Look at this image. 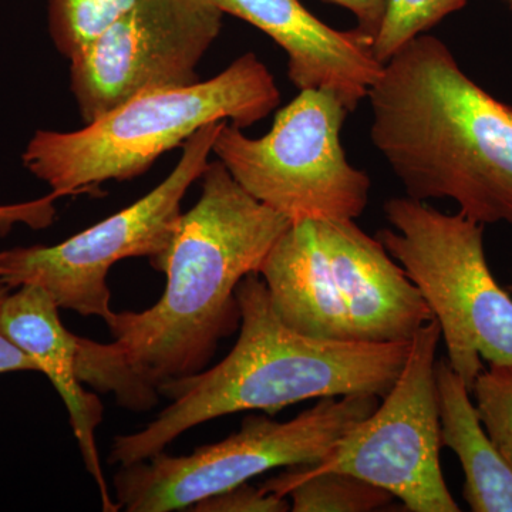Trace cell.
Returning a JSON list of instances; mask_svg holds the SVG:
<instances>
[{
  "label": "cell",
  "mask_w": 512,
  "mask_h": 512,
  "mask_svg": "<svg viewBox=\"0 0 512 512\" xmlns=\"http://www.w3.org/2000/svg\"><path fill=\"white\" fill-rule=\"evenodd\" d=\"M201 195L183 212L170 247L151 262L167 284L143 312H114L113 342L77 338V370L96 392L133 412L153 409L160 389L205 370L237 332V289L259 272L292 222L255 200L220 163L208 164Z\"/></svg>",
  "instance_id": "obj_1"
},
{
  "label": "cell",
  "mask_w": 512,
  "mask_h": 512,
  "mask_svg": "<svg viewBox=\"0 0 512 512\" xmlns=\"http://www.w3.org/2000/svg\"><path fill=\"white\" fill-rule=\"evenodd\" d=\"M367 99L373 146L407 197L512 225V107L470 79L446 43L426 33L407 43Z\"/></svg>",
  "instance_id": "obj_2"
},
{
  "label": "cell",
  "mask_w": 512,
  "mask_h": 512,
  "mask_svg": "<svg viewBox=\"0 0 512 512\" xmlns=\"http://www.w3.org/2000/svg\"><path fill=\"white\" fill-rule=\"evenodd\" d=\"M241 325L234 348L212 369L160 389L170 404L143 430L114 437L109 464L130 466L164 451L185 431L229 414L268 416L311 399L386 396L409 343L336 342L302 335L282 322L258 272L237 289Z\"/></svg>",
  "instance_id": "obj_3"
},
{
  "label": "cell",
  "mask_w": 512,
  "mask_h": 512,
  "mask_svg": "<svg viewBox=\"0 0 512 512\" xmlns=\"http://www.w3.org/2000/svg\"><path fill=\"white\" fill-rule=\"evenodd\" d=\"M279 101L274 76L249 52L210 80L138 94L79 130L36 131L22 161L60 198L92 192L143 174L208 124L252 126Z\"/></svg>",
  "instance_id": "obj_4"
},
{
  "label": "cell",
  "mask_w": 512,
  "mask_h": 512,
  "mask_svg": "<svg viewBox=\"0 0 512 512\" xmlns=\"http://www.w3.org/2000/svg\"><path fill=\"white\" fill-rule=\"evenodd\" d=\"M258 274L276 315L312 338L404 343L434 319L402 266L355 220L293 222Z\"/></svg>",
  "instance_id": "obj_5"
},
{
  "label": "cell",
  "mask_w": 512,
  "mask_h": 512,
  "mask_svg": "<svg viewBox=\"0 0 512 512\" xmlns=\"http://www.w3.org/2000/svg\"><path fill=\"white\" fill-rule=\"evenodd\" d=\"M376 238L439 322L447 362L473 387L488 365L512 363V296L487 262L483 224L410 197L384 202Z\"/></svg>",
  "instance_id": "obj_6"
},
{
  "label": "cell",
  "mask_w": 512,
  "mask_h": 512,
  "mask_svg": "<svg viewBox=\"0 0 512 512\" xmlns=\"http://www.w3.org/2000/svg\"><path fill=\"white\" fill-rule=\"evenodd\" d=\"M350 111L338 94L299 90L269 133L248 137L222 124L212 153L249 195L289 221L356 220L369 204L370 178L342 146Z\"/></svg>",
  "instance_id": "obj_7"
},
{
  "label": "cell",
  "mask_w": 512,
  "mask_h": 512,
  "mask_svg": "<svg viewBox=\"0 0 512 512\" xmlns=\"http://www.w3.org/2000/svg\"><path fill=\"white\" fill-rule=\"evenodd\" d=\"M379 403L380 397L359 394L319 400L285 423L245 417L238 433L190 456H170L164 450L121 466L114 477V501L127 512L184 511L276 468L316 464Z\"/></svg>",
  "instance_id": "obj_8"
},
{
  "label": "cell",
  "mask_w": 512,
  "mask_h": 512,
  "mask_svg": "<svg viewBox=\"0 0 512 512\" xmlns=\"http://www.w3.org/2000/svg\"><path fill=\"white\" fill-rule=\"evenodd\" d=\"M227 123V121H224ZM208 124L183 146L180 161L167 178L130 207L60 244L18 247L0 252V282L15 289H45L59 309L106 322L114 311L107 275L117 262L164 254L180 224L188 188L207 170L222 124Z\"/></svg>",
  "instance_id": "obj_9"
},
{
  "label": "cell",
  "mask_w": 512,
  "mask_h": 512,
  "mask_svg": "<svg viewBox=\"0 0 512 512\" xmlns=\"http://www.w3.org/2000/svg\"><path fill=\"white\" fill-rule=\"evenodd\" d=\"M436 319L417 330L406 362L375 412L356 424L313 471H343L402 501L412 512H458L440 466Z\"/></svg>",
  "instance_id": "obj_10"
},
{
  "label": "cell",
  "mask_w": 512,
  "mask_h": 512,
  "mask_svg": "<svg viewBox=\"0 0 512 512\" xmlns=\"http://www.w3.org/2000/svg\"><path fill=\"white\" fill-rule=\"evenodd\" d=\"M222 18L211 0H141L69 59L83 120L138 94L197 83Z\"/></svg>",
  "instance_id": "obj_11"
},
{
  "label": "cell",
  "mask_w": 512,
  "mask_h": 512,
  "mask_svg": "<svg viewBox=\"0 0 512 512\" xmlns=\"http://www.w3.org/2000/svg\"><path fill=\"white\" fill-rule=\"evenodd\" d=\"M222 13L262 30L288 56V74L298 90L338 94L349 111L367 99L383 72L372 47L355 30L320 22L299 0H211Z\"/></svg>",
  "instance_id": "obj_12"
},
{
  "label": "cell",
  "mask_w": 512,
  "mask_h": 512,
  "mask_svg": "<svg viewBox=\"0 0 512 512\" xmlns=\"http://www.w3.org/2000/svg\"><path fill=\"white\" fill-rule=\"evenodd\" d=\"M9 292L0 312L3 332L36 363L62 397L84 466L101 494L104 511H119L101 468L96 430L103 421V404L87 392L77 370V338L64 328L59 306L36 285H22Z\"/></svg>",
  "instance_id": "obj_13"
},
{
  "label": "cell",
  "mask_w": 512,
  "mask_h": 512,
  "mask_svg": "<svg viewBox=\"0 0 512 512\" xmlns=\"http://www.w3.org/2000/svg\"><path fill=\"white\" fill-rule=\"evenodd\" d=\"M441 447L464 471L463 497L474 512H512V467L488 436L471 390L447 360L436 363Z\"/></svg>",
  "instance_id": "obj_14"
},
{
  "label": "cell",
  "mask_w": 512,
  "mask_h": 512,
  "mask_svg": "<svg viewBox=\"0 0 512 512\" xmlns=\"http://www.w3.org/2000/svg\"><path fill=\"white\" fill-rule=\"evenodd\" d=\"M291 501L295 512H372L387 510L394 497L383 488L343 471L293 466L261 485Z\"/></svg>",
  "instance_id": "obj_15"
},
{
  "label": "cell",
  "mask_w": 512,
  "mask_h": 512,
  "mask_svg": "<svg viewBox=\"0 0 512 512\" xmlns=\"http://www.w3.org/2000/svg\"><path fill=\"white\" fill-rule=\"evenodd\" d=\"M141 0H49V29L62 55L73 57Z\"/></svg>",
  "instance_id": "obj_16"
},
{
  "label": "cell",
  "mask_w": 512,
  "mask_h": 512,
  "mask_svg": "<svg viewBox=\"0 0 512 512\" xmlns=\"http://www.w3.org/2000/svg\"><path fill=\"white\" fill-rule=\"evenodd\" d=\"M468 0H387L382 26L372 42V52L382 64L407 43L424 35L437 23L458 12Z\"/></svg>",
  "instance_id": "obj_17"
},
{
  "label": "cell",
  "mask_w": 512,
  "mask_h": 512,
  "mask_svg": "<svg viewBox=\"0 0 512 512\" xmlns=\"http://www.w3.org/2000/svg\"><path fill=\"white\" fill-rule=\"evenodd\" d=\"M471 393L485 431L512 467V363L484 367Z\"/></svg>",
  "instance_id": "obj_18"
},
{
  "label": "cell",
  "mask_w": 512,
  "mask_h": 512,
  "mask_svg": "<svg viewBox=\"0 0 512 512\" xmlns=\"http://www.w3.org/2000/svg\"><path fill=\"white\" fill-rule=\"evenodd\" d=\"M192 511L197 512H286L291 501L282 495L254 487L248 483L235 485L211 497L198 501Z\"/></svg>",
  "instance_id": "obj_19"
},
{
  "label": "cell",
  "mask_w": 512,
  "mask_h": 512,
  "mask_svg": "<svg viewBox=\"0 0 512 512\" xmlns=\"http://www.w3.org/2000/svg\"><path fill=\"white\" fill-rule=\"evenodd\" d=\"M59 195L50 192L37 200L19 204L0 205V237H6L16 225L32 229H45L56 221V201Z\"/></svg>",
  "instance_id": "obj_20"
},
{
  "label": "cell",
  "mask_w": 512,
  "mask_h": 512,
  "mask_svg": "<svg viewBox=\"0 0 512 512\" xmlns=\"http://www.w3.org/2000/svg\"><path fill=\"white\" fill-rule=\"evenodd\" d=\"M326 2L335 3L350 10L357 19L356 32L365 37L372 47L373 39L383 23L387 0H326Z\"/></svg>",
  "instance_id": "obj_21"
},
{
  "label": "cell",
  "mask_w": 512,
  "mask_h": 512,
  "mask_svg": "<svg viewBox=\"0 0 512 512\" xmlns=\"http://www.w3.org/2000/svg\"><path fill=\"white\" fill-rule=\"evenodd\" d=\"M10 291L12 288L0 282V312ZM13 372H39V367L5 335L0 326V375Z\"/></svg>",
  "instance_id": "obj_22"
},
{
  "label": "cell",
  "mask_w": 512,
  "mask_h": 512,
  "mask_svg": "<svg viewBox=\"0 0 512 512\" xmlns=\"http://www.w3.org/2000/svg\"><path fill=\"white\" fill-rule=\"evenodd\" d=\"M504 2H507L508 5H510V8L512 9V0H504Z\"/></svg>",
  "instance_id": "obj_23"
},
{
  "label": "cell",
  "mask_w": 512,
  "mask_h": 512,
  "mask_svg": "<svg viewBox=\"0 0 512 512\" xmlns=\"http://www.w3.org/2000/svg\"><path fill=\"white\" fill-rule=\"evenodd\" d=\"M510 291H512V285L510 286Z\"/></svg>",
  "instance_id": "obj_24"
}]
</instances>
